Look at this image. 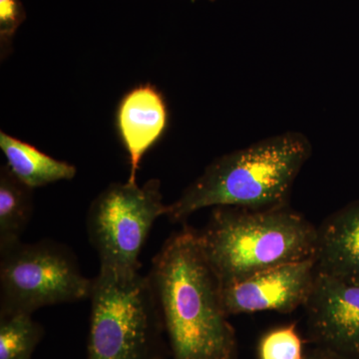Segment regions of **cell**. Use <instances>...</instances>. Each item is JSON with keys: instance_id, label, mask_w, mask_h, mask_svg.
<instances>
[{"instance_id": "cell-4", "label": "cell", "mask_w": 359, "mask_h": 359, "mask_svg": "<svg viewBox=\"0 0 359 359\" xmlns=\"http://www.w3.org/2000/svg\"><path fill=\"white\" fill-rule=\"evenodd\" d=\"M87 359H165V327L148 276L99 269L93 278Z\"/></svg>"}, {"instance_id": "cell-5", "label": "cell", "mask_w": 359, "mask_h": 359, "mask_svg": "<svg viewBox=\"0 0 359 359\" xmlns=\"http://www.w3.org/2000/svg\"><path fill=\"white\" fill-rule=\"evenodd\" d=\"M92 285L72 250L54 241L20 242L0 252V316L83 301Z\"/></svg>"}, {"instance_id": "cell-6", "label": "cell", "mask_w": 359, "mask_h": 359, "mask_svg": "<svg viewBox=\"0 0 359 359\" xmlns=\"http://www.w3.org/2000/svg\"><path fill=\"white\" fill-rule=\"evenodd\" d=\"M168 210L157 179L142 187L129 181L113 183L99 194L90 205L86 228L101 271L120 276L140 273L141 250L153 224Z\"/></svg>"}, {"instance_id": "cell-7", "label": "cell", "mask_w": 359, "mask_h": 359, "mask_svg": "<svg viewBox=\"0 0 359 359\" xmlns=\"http://www.w3.org/2000/svg\"><path fill=\"white\" fill-rule=\"evenodd\" d=\"M314 259L280 264L221 285L224 311L231 314L257 311L292 313L308 302L316 280Z\"/></svg>"}, {"instance_id": "cell-14", "label": "cell", "mask_w": 359, "mask_h": 359, "mask_svg": "<svg viewBox=\"0 0 359 359\" xmlns=\"http://www.w3.org/2000/svg\"><path fill=\"white\" fill-rule=\"evenodd\" d=\"M304 355L295 325L275 328L259 341V359H304Z\"/></svg>"}, {"instance_id": "cell-3", "label": "cell", "mask_w": 359, "mask_h": 359, "mask_svg": "<svg viewBox=\"0 0 359 359\" xmlns=\"http://www.w3.org/2000/svg\"><path fill=\"white\" fill-rule=\"evenodd\" d=\"M201 249L219 285L304 259H314L318 228L287 205L268 210L214 208Z\"/></svg>"}, {"instance_id": "cell-2", "label": "cell", "mask_w": 359, "mask_h": 359, "mask_svg": "<svg viewBox=\"0 0 359 359\" xmlns=\"http://www.w3.org/2000/svg\"><path fill=\"white\" fill-rule=\"evenodd\" d=\"M311 151L306 135L290 131L224 154L169 205L167 217L179 223L204 208L268 210L287 205Z\"/></svg>"}, {"instance_id": "cell-8", "label": "cell", "mask_w": 359, "mask_h": 359, "mask_svg": "<svg viewBox=\"0 0 359 359\" xmlns=\"http://www.w3.org/2000/svg\"><path fill=\"white\" fill-rule=\"evenodd\" d=\"M304 306L309 334L320 348L359 359V283L316 273Z\"/></svg>"}, {"instance_id": "cell-11", "label": "cell", "mask_w": 359, "mask_h": 359, "mask_svg": "<svg viewBox=\"0 0 359 359\" xmlns=\"http://www.w3.org/2000/svg\"><path fill=\"white\" fill-rule=\"evenodd\" d=\"M0 148L6 155L7 167L25 185L35 188L74 178L75 166L54 159L25 142L0 132Z\"/></svg>"}, {"instance_id": "cell-16", "label": "cell", "mask_w": 359, "mask_h": 359, "mask_svg": "<svg viewBox=\"0 0 359 359\" xmlns=\"http://www.w3.org/2000/svg\"><path fill=\"white\" fill-rule=\"evenodd\" d=\"M304 359H344L339 358V356L335 355V354L330 353V351H325V349L318 348V351H313V353L306 354Z\"/></svg>"}, {"instance_id": "cell-9", "label": "cell", "mask_w": 359, "mask_h": 359, "mask_svg": "<svg viewBox=\"0 0 359 359\" xmlns=\"http://www.w3.org/2000/svg\"><path fill=\"white\" fill-rule=\"evenodd\" d=\"M118 129L129 154V182L136 175L144 154L154 145L166 128L167 108L164 99L151 85L138 86L125 95L117 114Z\"/></svg>"}, {"instance_id": "cell-13", "label": "cell", "mask_w": 359, "mask_h": 359, "mask_svg": "<svg viewBox=\"0 0 359 359\" xmlns=\"http://www.w3.org/2000/svg\"><path fill=\"white\" fill-rule=\"evenodd\" d=\"M43 335L32 314L0 316V359H32Z\"/></svg>"}, {"instance_id": "cell-15", "label": "cell", "mask_w": 359, "mask_h": 359, "mask_svg": "<svg viewBox=\"0 0 359 359\" xmlns=\"http://www.w3.org/2000/svg\"><path fill=\"white\" fill-rule=\"evenodd\" d=\"M26 13L21 0H0V47L6 53L16 30L25 20Z\"/></svg>"}, {"instance_id": "cell-10", "label": "cell", "mask_w": 359, "mask_h": 359, "mask_svg": "<svg viewBox=\"0 0 359 359\" xmlns=\"http://www.w3.org/2000/svg\"><path fill=\"white\" fill-rule=\"evenodd\" d=\"M314 262L316 273L359 283V200L318 226Z\"/></svg>"}, {"instance_id": "cell-1", "label": "cell", "mask_w": 359, "mask_h": 359, "mask_svg": "<svg viewBox=\"0 0 359 359\" xmlns=\"http://www.w3.org/2000/svg\"><path fill=\"white\" fill-rule=\"evenodd\" d=\"M148 278L174 359H237L235 330L197 231L185 226L167 238Z\"/></svg>"}, {"instance_id": "cell-12", "label": "cell", "mask_w": 359, "mask_h": 359, "mask_svg": "<svg viewBox=\"0 0 359 359\" xmlns=\"http://www.w3.org/2000/svg\"><path fill=\"white\" fill-rule=\"evenodd\" d=\"M33 189L7 166L0 169V252L21 242L33 212Z\"/></svg>"}]
</instances>
